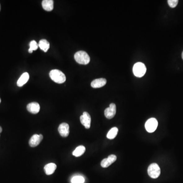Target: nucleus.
<instances>
[{
  "label": "nucleus",
  "mask_w": 183,
  "mask_h": 183,
  "mask_svg": "<svg viewBox=\"0 0 183 183\" xmlns=\"http://www.w3.org/2000/svg\"><path fill=\"white\" fill-rule=\"evenodd\" d=\"M49 76L51 80L58 83H65L66 79L65 75L61 71L58 69H54L51 71Z\"/></svg>",
  "instance_id": "nucleus-1"
},
{
  "label": "nucleus",
  "mask_w": 183,
  "mask_h": 183,
  "mask_svg": "<svg viewBox=\"0 0 183 183\" xmlns=\"http://www.w3.org/2000/svg\"><path fill=\"white\" fill-rule=\"evenodd\" d=\"M74 59L79 64L87 65L90 62V58L85 51H78L75 54Z\"/></svg>",
  "instance_id": "nucleus-2"
},
{
  "label": "nucleus",
  "mask_w": 183,
  "mask_h": 183,
  "mask_svg": "<svg viewBox=\"0 0 183 183\" xmlns=\"http://www.w3.org/2000/svg\"><path fill=\"white\" fill-rule=\"evenodd\" d=\"M146 71V68L145 65L141 62H138L134 64L133 68V72L134 75L138 77L141 78L145 74Z\"/></svg>",
  "instance_id": "nucleus-3"
},
{
  "label": "nucleus",
  "mask_w": 183,
  "mask_h": 183,
  "mask_svg": "<svg viewBox=\"0 0 183 183\" xmlns=\"http://www.w3.org/2000/svg\"><path fill=\"white\" fill-rule=\"evenodd\" d=\"M148 172L151 178L157 179L160 175V168L157 164L155 163L151 164L148 167Z\"/></svg>",
  "instance_id": "nucleus-4"
},
{
  "label": "nucleus",
  "mask_w": 183,
  "mask_h": 183,
  "mask_svg": "<svg viewBox=\"0 0 183 183\" xmlns=\"http://www.w3.org/2000/svg\"><path fill=\"white\" fill-rule=\"evenodd\" d=\"M158 121L155 118H150L146 122L145 128L148 132L153 133L156 130L158 127Z\"/></svg>",
  "instance_id": "nucleus-5"
},
{
  "label": "nucleus",
  "mask_w": 183,
  "mask_h": 183,
  "mask_svg": "<svg viewBox=\"0 0 183 183\" xmlns=\"http://www.w3.org/2000/svg\"><path fill=\"white\" fill-rule=\"evenodd\" d=\"M116 114V105L114 103H111L109 107L106 109L104 110V114L106 118L111 119L115 116Z\"/></svg>",
  "instance_id": "nucleus-6"
},
{
  "label": "nucleus",
  "mask_w": 183,
  "mask_h": 183,
  "mask_svg": "<svg viewBox=\"0 0 183 183\" xmlns=\"http://www.w3.org/2000/svg\"><path fill=\"white\" fill-rule=\"evenodd\" d=\"M80 122L85 126L86 129H89L91 127V118L87 112H84L80 117Z\"/></svg>",
  "instance_id": "nucleus-7"
},
{
  "label": "nucleus",
  "mask_w": 183,
  "mask_h": 183,
  "mask_svg": "<svg viewBox=\"0 0 183 183\" xmlns=\"http://www.w3.org/2000/svg\"><path fill=\"white\" fill-rule=\"evenodd\" d=\"M43 136L42 134H34L31 137L29 141V145L31 147H35L39 145Z\"/></svg>",
  "instance_id": "nucleus-8"
},
{
  "label": "nucleus",
  "mask_w": 183,
  "mask_h": 183,
  "mask_svg": "<svg viewBox=\"0 0 183 183\" xmlns=\"http://www.w3.org/2000/svg\"><path fill=\"white\" fill-rule=\"evenodd\" d=\"M58 131L60 134L64 137H66L69 134V126L66 123L60 124L58 128Z\"/></svg>",
  "instance_id": "nucleus-9"
},
{
  "label": "nucleus",
  "mask_w": 183,
  "mask_h": 183,
  "mask_svg": "<svg viewBox=\"0 0 183 183\" xmlns=\"http://www.w3.org/2000/svg\"><path fill=\"white\" fill-rule=\"evenodd\" d=\"M117 160L116 155H111L108 157V158L103 159L101 162V165L103 168L108 167L110 165L114 163Z\"/></svg>",
  "instance_id": "nucleus-10"
},
{
  "label": "nucleus",
  "mask_w": 183,
  "mask_h": 183,
  "mask_svg": "<svg viewBox=\"0 0 183 183\" xmlns=\"http://www.w3.org/2000/svg\"><path fill=\"white\" fill-rule=\"evenodd\" d=\"M27 109L30 113L33 114H36L39 113L40 107L39 104H38L37 102H32V103L28 104Z\"/></svg>",
  "instance_id": "nucleus-11"
},
{
  "label": "nucleus",
  "mask_w": 183,
  "mask_h": 183,
  "mask_svg": "<svg viewBox=\"0 0 183 183\" xmlns=\"http://www.w3.org/2000/svg\"><path fill=\"white\" fill-rule=\"evenodd\" d=\"M106 83V80L105 78H98L95 79L91 83V87L93 88H100L105 86Z\"/></svg>",
  "instance_id": "nucleus-12"
},
{
  "label": "nucleus",
  "mask_w": 183,
  "mask_h": 183,
  "mask_svg": "<svg viewBox=\"0 0 183 183\" xmlns=\"http://www.w3.org/2000/svg\"><path fill=\"white\" fill-rule=\"evenodd\" d=\"M29 79V74L28 72H25L21 75L20 78L17 80V85L19 87H21L22 86L25 85Z\"/></svg>",
  "instance_id": "nucleus-13"
},
{
  "label": "nucleus",
  "mask_w": 183,
  "mask_h": 183,
  "mask_svg": "<svg viewBox=\"0 0 183 183\" xmlns=\"http://www.w3.org/2000/svg\"><path fill=\"white\" fill-rule=\"evenodd\" d=\"M43 8L47 11H51L54 9V1L43 0L42 2Z\"/></svg>",
  "instance_id": "nucleus-14"
},
{
  "label": "nucleus",
  "mask_w": 183,
  "mask_h": 183,
  "mask_svg": "<svg viewBox=\"0 0 183 183\" xmlns=\"http://www.w3.org/2000/svg\"><path fill=\"white\" fill-rule=\"evenodd\" d=\"M56 164L54 163L47 164L44 167L45 173L47 175H52V173H54V172L56 171Z\"/></svg>",
  "instance_id": "nucleus-15"
},
{
  "label": "nucleus",
  "mask_w": 183,
  "mask_h": 183,
  "mask_svg": "<svg viewBox=\"0 0 183 183\" xmlns=\"http://www.w3.org/2000/svg\"><path fill=\"white\" fill-rule=\"evenodd\" d=\"M38 45L40 48L44 52H47L49 48V43L47 40L42 39L40 40L39 42L38 43Z\"/></svg>",
  "instance_id": "nucleus-16"
},
{
  "label": "nucleus",
  "mask_w": 183,
  "mask_h": 183,
  "mask_svg": "<svg viewBox=\"0 0 183 183\" xmlns=\"http://www.w3.org/2000/svg\"><path fill=\"white\" fill-rule=\"evenodd\" d=\"M86 151V148L83 145H80L75 149L74 151H73L72 153L73 156H74L78 157L81 156L82 155H83L84 153Z\"/></svg>",
  "instance_id": "nucleus-17"
},
{
  "label": "nucleus",
  "mask_w": 183,
  "mask_h": 183,
  "mask_svg": "<svg viewBox=\"0 0 183 183\" xmlns=\"http://www.w3.org/2000/svg\"><path fill=\"white\" fill-rule=\"evenodd\" d=\"M118 130L117 127H114L110 130L107 134V138L109 140H113L116 137L118 133Z\"/></svg>",
  "instance_id": "nucleus-18"
},
{
  "label": "nucleus",
  "mask_w": 183,
  "mask_h": 183,
  "mask_svg": "<svg viewBox=\"0 0 183 183\" xmlns=\"http://www.w3.org/2000/svg\"><path fill=\"white\" fill-rule=\"evenodd\" d=\"M85 181L84 177L81 176H73L71 180V183H84Z\"/></svg>",
  "instance_id": "nucleus-19"
},
{
  "label": "nucleus",
  "mask_w": 183,
  "mask_h": 183,
  "mask_svg": "<svg viewBox=\"0 0 183 183\" xmlns=\"http://www.w3.org/2000/svg\"><path fill=\"white\" fill-rule=\"evenodd\" d=\"M29 45H30V48H29L32 49L33 51L37 50V49H38V47H39L38 44L35 40H33V41H31Z\"/></svg>",
  "instance_id": "nucleus-20"
},
{
  "label": "nucleus",
  "mask_w": 183,
  "mask_h": 183,
  "mask_svg": "<svg viewBox=\"0 0 183 183\" xmlns=\"http://www.w3.org/2000/svg\"><path fill=\"white\" fill-rule=\"evenodd\" d=\"M168 4L171 8H175L176 7L179 1L177 0H168L167 1Z\"/></svg>",
  "instance_id": "nucleus-21"
},
{
  "label": "nucleus",
  "mask_w": 183,
  "mask_h": 183,
  "mask_svg": "<svg viewBox=\"0 0 183 183\" xmlns=\"http://www.w3.org/2000/svg\"><path fill=\"white\" fill-rule=\"evenodd\" d=\"M28 51L29 53H32L33 52L32 50V49H30V48L29 49Z\"/></svg>",
  "instance_id": "nucleus-22"
},
{
  "label": "nucleus",
  "mask_w": 183,
  "mask_h": 183,
  "mask_svg": "<svg viewBox=\"0 0 183 183\" xmlns=\"http://www.w3.org/2000/svg\"><path fill=\"white\" fill-rule=\"evenodd\" d=\"M2 131V127L0 126V133H1Z\"/></svg>",
  "instance_id": "nucleus-23"
},
{
  "label": "nucleus",
  "mask_w": 183,
  "mask_h": 183,
  "mask_svg": "<svg viewBox=\"0 0 183 183\" xmlns=\"http://www.w3.org/2000/svg\"><path fill=\"white\" fill-rule=\"evenodd\" d=\"M182 58H183V53H182Z\"/></svg>",
  "instance_id": "nucleus-24"
},
{
  "label": "nucleus",
  "mask_w": 183,
  "mask_h": 183,
  "mask_svg": "<svg viewBox=\"0 0 183 183\" xmlns=\"http://www.w3.org/2000/svg\"><path fill=\"white\" fill-rule=\"evenodd\" d=\"M1 98H0V103H1Z\"/></svg>",
  "instance_id": "nucleus-25"
},
{
  "label": "nucleus",
  "mask_w": 183,
  "mask_h": 183,
  "mask_svg": "<svg viewBox=\"0 0 183 183\" xmlns=\"http://www.w3.org/2000/svg\"><path fill=\"white\" fill-rule=\"evenodd\" d=\"M0 10H1V5H0Z\"/></svg>",
  "instance_id": "nucleus-26"
}]
</instances>
